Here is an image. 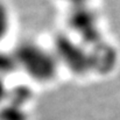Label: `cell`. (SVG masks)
I'll return each instance as SVG.
<instances>
[{
    "mask_svg": "<svg viewBox=\"0 0 120 120\" xmlns=\"http://www.w3.org/2000/svg\"><path fill=\"white\" fill-rule=\"evenodd\" d=\"M14 58L18 68H22L32 78L48 80L54 77L57 62L54 55L33 42H23L15 48Z\"/></svg>",
    "mask_w": 120,
    "mask_h": 120,
    "instance_id": "6da1fadb",
    "label": "cell"
},
{
    "mask_svg": "<svg viewBox=\"0 0 120 120\" xmlns=\"http://www.w3.org/2000/svg\"><path fill=\"white\" fill-rule=\"evenodd\" d=\"M8 93H9V89L7 87L4 78H0V105H2L7 100Z\"/></svg>",
    "mask_w": 120,
    "mask_h": 120,
    "instance_id": "52a82bcc",
    "label": "cell"
},
{
    "mask_svg": "<svg viewBox=\"0 0 120 120\" xmlns=\"http://www.w3.org/2000/svg\"><path fill=\"white\" fill-rule=\"evenodd\" d=\"M18 68L16 61L13 54H7L6 51L0 50V78L6 77L8 74L14 71Z\"/></svg>",
    "mask_w": 120,
    "mask_h": 120,
    "instance_id": "5b68a950",
    "label": "cell"
},
{
    "mask_svg": "<svg viewBox=\"0 0 120 120\" xmlns=\"http://www.w3.org/2000/svg\"><path fill=\"white\" fill-rule=\"evenodd\" d=\"M0 120H27V112L23 104L7 99L0 105Z\"/></svg>",
    "mask_w": 120,
    "mask_h": 120,
    "instance_id": "3957f363",
    "label": "cell"
},
{
    "mask_svg": "<svg viewBox=\"0 0 120 120\" xmlns=\"http://www.w3.org/2000/svg\"><path fill=\"white\" fill-rule=\"evenodd\" d=\"M11 26H12L11 9L4 0H0V42L8 35Z\"/></svg>",
    "mask_w": 120,
    "mask_h": 120,
    "instance_id": "277c9868",
    "label": "cell"
},
{
    "mask_svg": "<svg viewBox=\"0 0 120 120\" xmlns=\"http://www.w3.org/2000/svg\"><path fill=\"white\" fill-rule=\"evenodd\" d=\"M65 4H68L72 9L74 8H80V7H86L90 6L92 0H63Z\"/></svg>",
    "mask_w": 120,
    "mask_h": 120,
    "instance_id": "8992f818",
    "label": "cell"
},
{
    "mask_svg": "<svg viewBox=\"0 0 120 120\" xmlns=\"http://www.w3.org/2000/svg\"><path fill=\"white\" fill-rule=\"evenodd\" d=\"M97 18L96 14L90 11V6L74 8V12L70 16V25L71 28L75 29V32L80 34H90L96 29Z\"/></svg>",
    "mask_w": 120,
    "mask_h": 120,
    "instance_id": "7a4b0ae2",
    "label": "cell"
}]
</instances>
